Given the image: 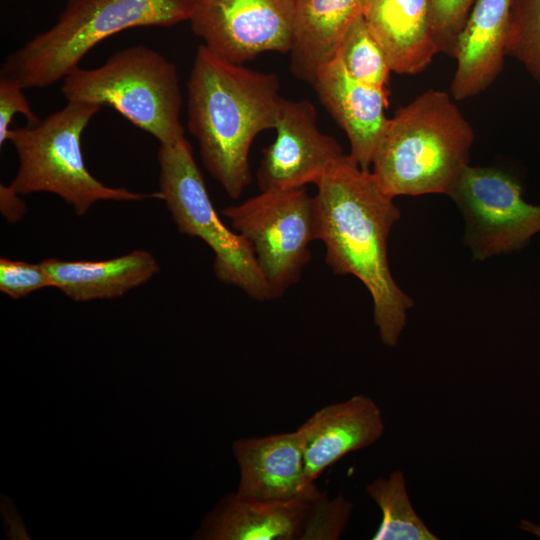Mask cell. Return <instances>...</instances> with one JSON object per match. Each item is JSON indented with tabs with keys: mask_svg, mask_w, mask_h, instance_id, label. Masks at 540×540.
Segmentation results:
<instances>
[{
	"mask_svg": "<svg viewBox=\"0 0 540 540\" xmlns=\"http://www.w3.org/2000/svg\"><path fill=\"white\" fill-rule=\"evenodd\" d=\"M189 19V0H68L57 22L9 54L1 77L24 89L64 79L104 39L135 27H170Z\"/></svg>",
	"mask_w": 540,
	"mask_h": 540,
	"instance_id": "277c9868",
	"label": "cell"
},
{
	"mask_svg": "<svg viewBox=\"0 0 540 540\" xmlns=\"http://www.w3.org/2000/svg\"><path fill=\"white\" fill-rule=\"evenodd\" d=\"M336 57L358 81L386 87L392 70L364 15L357 17L347 28L339 43Z\"/></svg>",
	"mask_w": 540,
	"mask_h": 540,
	"instance_id": "44dd1931",
	"label": "cell"
},
{
	"mask_svg": "<svg viewBox=\"0 0 540 540\" xmlns=\"http://www.w3.org/2000/svg\"><path fill=\"white\" fill-rule=\"evenodd\" d=\"M448 195L462 213L463 243L474 259L519 250L540 232V205L526 202L520 184L500 169L468 165Z\"/></svg>",
	"mask_w": 540,
	"mask_h": 540,
	"instance_id": "9c48e42d",
	"label": "cell"
},
{
	"mask_svg": "<svg viewBox=\"0 0 540 540\" xmlns=\"http://www.w3.org/2000/svg\"><path fill=\"white\" fill-rule=\"evenodd\" d=\"M240 478L237 497L261 502L313 503L326 494L308 480L297 431L241 438L233 443Z\"/></svg>",
	"mask_w": 540,
	"mask_h": 540,
	"instance_id": "7c38bea8",
	"label": "cell"
},
{
	"mask_svg": "<svg viewBox=\"0 0 540 540\" xmlns=\"http://www.w3.org/2000/svg\"><path fill=\"white\" fill-rule=\"evenodd\" d=\"M61 92L67 101L111 106L160 145L184 137L176 66L144 45L118 51L99 67H78L63 79Z\"/></svg>",
	"mask_w": 540,
	"mask_h": 540,
	"instance_id": "8992f818",
	"label": "cell"
},
{
	"mask_svg": "<svg viewBox=\"0 0 540 540\" xmlns=\"http://www.w3.org/2000/svg\"><path fill=\"white\" fill-rule=\"evenodd\" d=\"M101 105L68 101L37 124L11 129L8 141L18 156V170L8 185L20 195L48 192L61 197L82 216L98 201H138L143 194L110 187L87 169L81 136Z\"/></svg>",
	"mask_w": 540,
	"mask_h": 540,
	"instance_id": "5b68a950",
	"label": "cell"
},
{
	"mask_svg": "<svg viewBox=\"0 0 540 540\" xmlns=\"http://www.w3.org/2000/svg\"><path fill=\"white\" fill-rule=\"evenodd\" d=\"M53 287L77 302L122 296L150 280L158 271L155 257L145 250L100 261H42Z\"/></svg>",
	"mask_w": 540,
	"mask_h": 540,
	"instance_id": "d6986e66",
	"label": "cell"
},
{
	"mask_svg": "<svg viewBox=\"0 0 540 540\" xmlns=\"http://www.w3.org/2000/svg\"><path fill=\"white\" fill-rule=\"evenodd\" d=\"M364 18L392 72L418 74L439 53L430 28L429 0H370Z\"/></svg>",
	"mask_w": 540,
	"mask_h": 540,
	"instance_id": "e0dca14e",
	"label": "cell"
},
{
	"mask_svg": "<svg viewBox=\"0 0 540 540\" xmlns=\"http://www.w3.org/2000/svg\"><path fill=\"white\" fill-rule=\"evenodd\" d=\"M507 55L540 85V0L512 1Z\"/></svg>",
	"mask_w": 540,
	"mask_h": 540,
	"instance_id": "7402d4cb",
	"label": "cell"
},
{
	"mask_svg": "<svg viewBox=\"0 0 540 540\" xmlns=\"http://www.w3.org/2000/svg\"><path fill=\"white\" fill-rule=\"evenodd\" d=\"M321 103L344 130L350 156L370 170L389 119L388 89L362 83L352 77L335 57L317 72L311 84Z\"/></svg>",
	"mask_w": 540,
	"mask_h": 540,
	"instance_id": "4fadbf2b",
	"label": "cell"
},
{
	"mask_svg": "<svg viewBox=\"0 0 540 540\" xmlns=\"http://www.w3.org/2000/svg\"><path fill=\"white\" fill-rule=\"evenodd\" d=\"M47 287L53 283L42 261L0 259V290L10 298L20 299Z\"/></svg>",
	"mask_w": 540,
	"mask_h": 540,
	"instance_id": "cb8c5ba5",
	"label": "cell"
},
{
	"mask_svg": "<svg viewBox=\"0 0 540 540\" xmlns=\"http://www.w3.org/2000/svg\"><path fill=\"white\" fill-rule=\"evenodd\" d=\"M475 0H429L430 28L438 51L454 56Z\"/></svg>",
	"mask_w": 540,
	"mask_h": 540,
	"instance_id": "603a6c76",
	"label": "cell"
},
{
	"mask_svg": "<svg viewBox=\"0 0 540 540\" xmlns=\"http://www.w3.org/2000/svg\"><path fill=\"white\" fill-rule=\"evenodd\" d=\"M317 238L335 275H353L368 289L382 343L398 344L413 300L395 282L387 245L401 213L370 170L344 154L316 184Z\"/></svg>",
	"mask_w": 540,
	"mask_h": 540,
	"instance_id": "6da1fadb",
	"label": "cell"
},
{
	"mask_svg": "<svg viewBox=\"0 0 540 540\" xmlns=\"http://www.w3.org/2000/svg\"><path fill=\"white\" fill-rule=\"evenodd\" d=\"M222 213L249 242L273 298L300 280L318 240L315 199L305 187L261 191Z\"/></svg>",
	"mask_w": 540,
	"mask_h": 540,
	"instance_id": "ba28073f",
	"label": "cell"
},
{
	"mask_svg": "<svg viewBox=\"0 0 540 540\" xmlns=\"http://www.w3.org/2000/svg\"><path fill=\"white\" fill-rule=\"evenodd\" d=\"M370 0H295L290 68L312 84L317 72L337 54L345 31L364 15Z\"/></svg>",
	"mask_w": 540,
	"mask_h": 540,
	"instance_id": "ac0fdd59",
	"label": "cell"
},
{
	"mask_svg": "<svg viewBox=\"0 0 540 540\" xmlns=\"http://www.w3.org/2000/svg\"><path fill=\"white\" fill-rule=\"evenodd\" d=\"M295 0H189L194 34L223 59L243 64L264 52L289 53Z\"/></svg>",
	"mask_w": 540,
	"mask_h": 540,
	"instance_id": "30bf717a",
	"label": "cell"
},
{
	"mask_svg": "<svg viewBox=\"0 0 540 540\" xmlns=\"http://www.w3.org/2000/svg\"><path fill=\"white\" fill-rule=\"evenodd\" d=\"M365 490L382 513L373 540H438L415 511L402 471L376 478Z\"/></svg>",
	"mask_w": 540,
	"mask_h": 540,
	"instance_id": "ffe728a7",
	"label": "cell"
},
{
	"mask_svg": "<svg viewBox=\"0 0 540 540\" xmlns=\"http://www.w3.org/2000/svg\"><path fill=\"white\" fill-rule=\"evenodd\" d=\"M473 141L471 124L449 94L429 89L389 119L371 173L392 199L448 194L469 165Z\"/></svg>",
	"mask_w": 540,
	"mask_h": 540,
	"instance_id": "3957f363",
	"label": "cell"
},
{
	"mask_svg": "<svg viewBox=\"0 0 540 540\" xmlns=\"http://www.w3.org/2000/svg\"><path fill=\"white\" fill-rule=\"evenodd\" d=\"M513 0H475L458 37L451 92L465 100L485 91L501 73L507 56Z\"/></svg>",
	"mask_w": 540,
	"mask_h": 540,
	"instance_id": "2e32d148",
	"label": "cell"
},
{
	"mask_svg": "<svg viewBox=\"0 0 540 540\" xmlns=\"http://www.w3.org/2000/svg\"><path fill=\"white\" fill-rule=\"evenodd\" d=\"M159 191L180 233L200 238L213 251V271L223 283L263 302L274 299L249 242L220 219L197 166L191 144L183 137L160 145Z\"/></svg>",
	"mask_w": 540,
	"mask_h": 540,
	"instance_id": "52a82bcc",
	"label": "cell"
},
{
	"mask_svg": "<svg viewBox=\"0 0 540 540\" xmlns=\"http://www.w3.org/2000/svg\"><path fill=\"white\" fill-rule=\"evenodd\" d=\"M24 88L15 80L0 77V145L8 141L10 125L16 114L23 115L29 125L37 124L40 120L33 112L28 99L23 93Z\"/></svg>",
	"mask_w": 540,
	"mask_h": 540,
	"instance_id": "d4e9b609",
	"label": "cell"
},
{
	"mask_svg": "<svg viewBox=\"0 0 540 540\" xmlns=\"http://www.w3.org/2000/svg\"><path fill=\"white\" fill-rule=\"evenodd\" d=\"M305 472L314 482L322 472L347 454L369 447L385 431L381 409L370 397L356 394L315 411L296 429Z\"/></svg>",
	"mask_w": 540,
	"mask_h": 540,
	"instance_id": "5bb4252c",
	"label": "cell"
},
{
	"mask_svg": "<svg viewBox=\"0 0 540 540\" xmlns=\"http://www.w3.org/2000/svg\"><path fill=\"white\" fill-rule=\"evenodd\" d=\"M282 99L276 74L198 47L187 82V124L205 168L230 198H239L250 184L251 145L259 133L275 128Z\"/></svg>",
	"mask_w": 540,
	"mask_h": 540,
	"instance_id": "7a4b0ae2",
	"label": "cell"
},
{
	"mask_svg": "<svg viewBox=\"0 0 540 540\" xmlns=\"http://www.w3.org/2000/svg\"><path fill=\"white\" fill-rule=\"evenodd\" d=\"M520 529L530 534H533L540 539V525L523 519L520 522Z\"/></svg>",
	"mask_w": 540,
	"mask_h": 540,
	"instance_id": "484cf974",
	"label": "cell"
},
{
	"mask_svg": "<svg viewBox=\"0 0 540 540\" xmlns=\"http://www.w3.org/2000/svg\"><path fill=\"white\" fill-rule=\"evenodd\" d=\"M274 129L276 138L263 150L256 173L261 191L316 185L345 154L334 138L319 129L309 101L283 98Z\"/></svg>",
	"mask_w": 540,
	"mask_h": 540,
	"instance_id": "8fae6325",
	"label": "cell"
},
{
	"mask_svg": "<svg viewBox=\"0 0 540 540\" xmlns=\"http://www.w3.org/2000/svg\"><path fill=\"white\" fill-rule=\"evenodd\" d=\"M320 500L309 503L261 502L225 495L202 520L194 539L305 540L315 539Z\"/></svg>",
	"mask_w": 540,
	"mask_h": 540,
	"instance_id": "9a60e30c",
	"label": "cell"
}]
</instances>
